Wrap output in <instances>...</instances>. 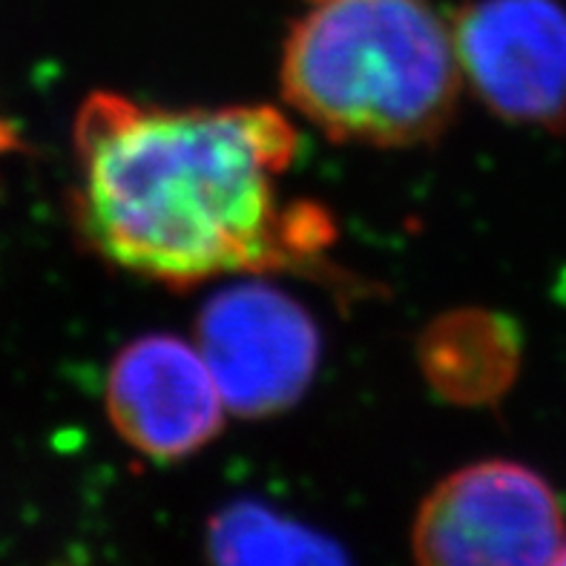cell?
Here are the masks:
<instances>
[{"label":"cell","instance_id":"obj_1","mask_svg":"<svg viewBox=\"0 0 566 566\" xmlns=\"http://www.w3.org/2000/svg\"><path fill=\"white\" fill-rule=\"evenodd\" d=\"M72 142L78 230L144 280L185 287L300 271L337 233L314 201L282 196L300 138L280 109H172L93 93Z\"/></svg>","mask_w":566,"mask_h":566},{"label":"cell","instance_id":"obj_2","mask_svg":"<svg viewBox=\"0 0 566 566\" xmlns=\"http://www.w3.org/2000/svg\"><path fill=\"white\" fill-rule=\"evenodd\" d=\"M460 78L452 32L426 0H319L282 52L287 104L325 136L371 147L440 136Z\"/></svg>","mask_w":566,"mask_h":566},{"label":"cell","instance_id":"obj_3","mask_svg":"<svg viewBox=\"0 0 566 566\" xmlns=\"http://www.w3.org/2000/svg\"><path fill=\"white\" fill-rule=\"evenodd\" d=\"M555 489L515 460H483L431 489L411 530L417 566H553L566 544Z\"/></svg>","mask_w":566,"mask_h":566},{"label":"cell","instance_id":"obj_4","mask_svg":"<svg viewBox=\"0 0 566 566\" xmlns=\"http://www.w3.org/2000/svg\"><path fill=\"white\" fill-rule=\"evenodd\" d=\"M199 352L239 417L282 415L319 366V328L294 296L265 282L224 287L199 314Z\"/></svg>","mask_w":566,"mask_h":566},{"label":"cell","instance_id":"obj_5","mask_svg":"<svg viewBox=\"0 0 566 566\" xmlns=\"http://www.w3.org/2000/svg\"><path fill=\"white\" fill-rule=\"evenodd\" d=\"M460 72L506 122L566 133V7L474 0L452 29Z\"/></svg>","mask_w":566,"mask_h":566},{"label":"cell","instance_id":"obj_6","mask_svg":"<svg viewBox=\"0 0 566 566\" xmlns=\"http://www.w3.org/2000/svg\"><path fill=\"white\" fill-rule=\"evenodd\" d=\"M109 423L136 452L181 460L224 423V400L199 345L147 334L124 345L107 377Z\"/></svg>","mask_w":566,"mask_h":566},{"label":"cell","instance_id":"obj_7","mask_svg":"<svg viewBox=\"0 0 566 566\" xmlns=\"http://www.w3.org/2000/svg\"><path fill=\"white\" fill-rule=\"evenodd\" d=\"M521 339L506 319L460 311L429 328L423 368L431 386L458 402H489L515 380Z\"/></svg>","mask_w":566,"mask_h":566},{"label":"cell","instance_id":"obj_8","mask_svg":"<svg viewBox=\"0 0 566 566\" xmlns=\"http://www.w3.org/2000/svg\"><path fill=\"white\" fill-rule=\"evenodd\" d=\"M208 555L213 566H352L337 541L253 501L213 515Z\"/></svg>","mask_w":566,"mask_h":566},{"label":"cell","instance_id":"obj_9","mask_svg":"<svg viewBox=\"0 0 566 566\" xmlns=\"http://www.w3.org/2000/svg\"><path fill=\"white\" fill-rule=\"evenodd\" d=\"M14 144H18V133L12 129V124L0 115V153L14 150Z\"/></svg>","mask_w":566,"mask_h":566},{"label":"cell","instance_id":"obj_10","mask_svg":"<svg viewBox=\"0 0 566 566\" xmlns=\"http://www.w3.org/2000/svg\"><path fill=\"white\" fill-rule=\"evenodd\" d=\"M553 566H566V544H564V549H560L558 558H555V564H553Z\"/></svg>","mask_w":566,"mask_h":566}]
</instances>
